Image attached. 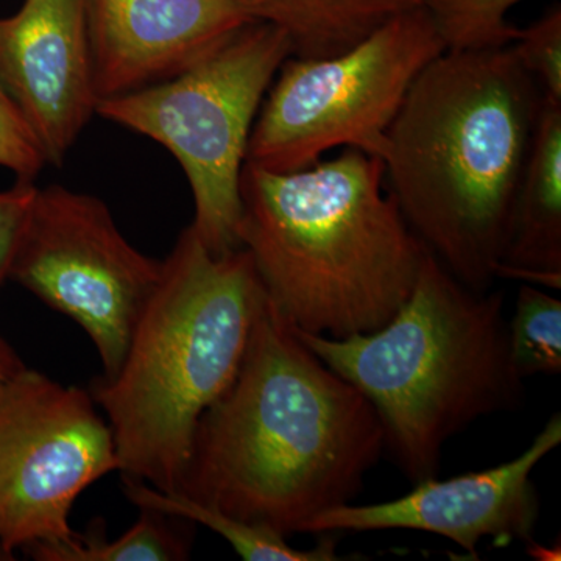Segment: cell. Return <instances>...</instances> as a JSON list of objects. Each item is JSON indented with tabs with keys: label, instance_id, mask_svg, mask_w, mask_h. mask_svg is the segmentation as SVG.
Returning a JSON list of instances; mask_svg holds the SVG:
<instances>
[{
	"label": "cell",
	"instance_id": "obj_2",
	"mask_svg": "<svg viewBox=\"0 0 561 561\" xmlns=\"http://www.w3.org/2000/svg\"><path fill=\"white\" fill-rule=\"evenodd\" d=\"M542 102L512 44L445 50L413 81L387 135V191L424 247L472 290L497 278Z\"/></svg>",
	"mask_w": 561,
	"mask_h": 561
},
{
	"label": "cell",
	"instance_id": "obj_11",
	"mask_svg": "<svg viewBox=\"0 0 561 561\" xmlns=\"http://www.w3.org/2000/svg\"><path fill=\"white\" fill-rule=\"evenodd\" d=\"M0 88L61 168L98 114L84 0H22L0 18Z\"/></svg>",
	"mask_w": 561,
	"mask_h": 561
},
{
	"label": "cell",
	"instance_id": "obj_13",
	"mask_svg": "<svg viewBox=\"0 0 561 561\" xmlns=\"http://www.w3.org/2000/svg\"><path fill=\"white\" fill-rule=\"evenodd\" d=\"M497 278L561 289V103L542 102Z\"/></svg>",
	"mask_w": 561,
	"mask_h": 561
},
{
	"label": "cell",
	"instance_id": "obj_17",
	"mask_svg": "<svg viewBox=\"0 0 561 561\" xmlns=\"http://www.w3.org/2000/svg\"><path fill=\"white\" fill-rule=\"evenodd\" d=\"M508 346L523 379L561 371V301L534 284H524L508 323Z\"/></svg>",
	"mask_w": 561,
	"mask_h": 561
},
{
	"label": "cell",
	"instance_id": "obj_16",
	"mask_svg": "<svg viewBox=\"0 0 561 561\" xmlns=\"http://www.w3.org/2000/svg\"><path fill=\"white\" fill-rule=\"evenodd\" d=\"M124 493L136 507H150L171 513L216 531L230 542L236 553L245 561H335L342 560L337 553V538L321 534V541L312 549H297L287 538L268 527L257 526L232 518L217 508L206 507L181 493H164L138 479L122 478Z\"/></svg>",
	"mask_w": 561,
	"mask_h": 561
},
{
	"label": "cell",
	"instance_id": "obj_15",
	"mask_svg": "<svg viewBox=\"0 0 561 561\" xmlns=\"http://www.w3.org/2000/svg\"><path fill=\"white\" fill-rule=\"evenodd\" d=\"M197 524L171 513L139 507V519L116 540L102 519L69 540L35 542L22 549L38 561H183L191 557Z\"/></svg>",
	"mask_w": 561,
	"mask_h": 561
},
{
	"label": "cell",
	"instance_id": "obj_21",
	"mask_svg": "<svg viewBox=\"0 0 561 561\" xmlns=\"http://www.w3.org/2000/svg\"><path fill=\"white\" fill-rule=\"evenodd\" d=\"M36 190L33 181L18 180L13 187L0 192V286L9 279L11 260Z\"/></svg>",
	"mask_w": 561,
	"mask_h": 561
},
{
	"label": "cell",
	"instance_id": "obj_8",
	"mask_svg": "<svg viewBox=\"0 0 561 561\" xmlns=\"http://www.w3.org/2000/svg\"><path fill=\"white\" fill-rule=\"evenodd\" d=\"M161 276L162 261L124 238L105 202L60 184L36 190L9 272L87 332L102 378L119 371Z\"/></svg>",
	"mask_w": 561,
	"mask_h": 561
},
{
	"label": "cell",
	"instance_id": "obj_18",
	"mask_svg": "<svg viewBox=\"0 0 561 561\" xmlns=\"http://www.w3.org/2000/svg\"><path fill=\"white\" fill-rule=\"evenodd\" d=\"M523 0H424L446 50L500 49L515 39L518 27L508 11Z\"/></svg>",
	"mask_w": 561,
	"mask_h": 561
},
{
	"label": "cell",
	"instance_id": "obj_19",
	"mask_svg": "<svg viewBox=\"0 0 561 561\" xmlns=\"http://www.w3.org/2000/svg\"><path fill=\"white\" fill-rule=\"evenodd\" d=\"M512 47L542 98L561 103V7L553 5L534 24L518 28Z\"/></svg>",
	"mask_w": 561,
	"mask_h": 561
},
{
	"label": "cell",
	"instance_id": "obj_1",
	"mask_svg": "<svg viewBox=\"0 0 561 561\" xmlns=\"http://www.w3.org/2000/svg\"><path fill=\"white\" fill-rule=\"evenodd\" d=\"M386 431L265 298L228 390L202 416L175 493L289 538L359 496Z\"/></svg>",
	"mask_w": 561,
	"mask_h": 561
},
{
	"label": "cell",
	"instance_id": "obj_6",
	"mask_svg": "<svg viewBox=\"0 0 561 561\" xmlns=\"http://www.w3.org/2000/svg\"><path fill=\"white\" fill-rule=\"evenodd\" d=\"M289 57L286 33L253 21L180 76L99 102L98 116L147 136L180 162L194 198L192 230L210 253L241 249V176L251 130Z\"/></svg>",
	"mask_w": 561,
	"mask_h": 561
},
{
	"label": "cell",
	"instance_id": "obj_20",
	"mask_svg": "<svg viewBox=\"0 0 561 561\" xmlns=\"http://www.w3.org/2000/svg\"><path fill=\"white\" fill-rule=\"evenodd\" d=\"M46 165L31 128L0 88V168L33 181Z\"/></svg>",
	"mask_w": 561,
	"mask_h": 561
},
{
	"label": "cell",
	"instance_id": "obj_5",
	"mask_svg": "<svg viewBox=\"0 0 561 561\" xmlns=\"http://www.w3.org/2000/svg\"><path fill=\"white\" fill-rule=\"evenodd\" d=\"M367 398L386 448L413 483L435 478L454 435L523 404L502 291H476L427 250L408 300L379 330L334 339L295 328Z\"/></svg>",
	"mask_w": 561,
	"mask_h": 561
},
{
	"label": "cell",
	"instance_id": "obj_12",
	"mask_svg": "<svg viewBox=\"0 0 561 561\" xmlns=\"http://www.w3.org/2000/svg\"><path fill=\"white\" fill-rule=\"evenodd\" d=\"M99 102L205 60L253 22L239 0H84Z\"/></svg>",
	"mask_w": 561,
	"mask_h": 561
},
{
	"label": "cell",
	"instance_id": "obj_7",
	"mask_svg": "<svg viewBox=\"0 0 561 561\" xmlns=\"http://www.w3.org/2000/svg\"><path fill=\"white\" fill-rule=\"evenodd\" d=\"M445 50L423 5L398 14L342 54L287 58L254 121L247 162L295 172L339 149L382 161L413 81Z\"/></svg>",
	"mask_w": 561,
	"mask_h": 561
},
{
	"label": "cell",
	"instance_id": "obj_10",
	"mask_svg": "<svg viewBox=\"0 0 561 561\" xmlns=\"http://www.w3.org/2000/svg\"><path fill=\"white\" fill-rule=\"evenodd\" d=\"M560 443L561 415L556 413L529 448L511 461L446 481L424 479L398 500L331 508L313 518L305 534L427 531L456 542L471 559H478L479 542L485 538L502 545L515 540L529 545L540 518L531 472Z\"/></svg>",
	"mask_w": 561,
	"mask_h": 561
},
{
	"label": "cell",
	"instance_id": "obj_22",
	"mask_svg": "<svg viewBox=\"0 0 561 561\" xmlns=\"http://www.w3.org/2000/svg\"><path fill=\"white\" fill-rule=\"evenodd\" d=\"M24 367L25 365L22 364L16 351L11 348L9 343L0 337V387L9 382L10 379L13 378L14 375H18Z\"/></svg>",
	"mask_w": 561,
	"mask_h": 561
},
{
	"label": "cell",
	"instance_id": "obj_3",
	"mask_svg": "<svg viewBox=\"0 0 561 561\" xmlns=\"http://www.w3.org/2000/svg\"><path fill=\"white\" fill-rule=\"evenodd\" d=\"M239 241L297 330H379L408 300L427 249L387 191L383 162L356 149L295 172L245 162Z\"/></svg>",
	"mask_w": 561,
	"mask_h": 561
},
{
	"label": "cell",
	"instance_id": "obj_4",
	"mask_svg": "<svg viewBox=\"0 0 561 561\" xmlns=\"http://www.w3.org/2000/svg\"><path fill=\"white\" fill-rule=\"evenodd\" d=\"M265 298L249 250L214 254L191 225L181 232L119 371L90 387L122 478L179 491L198 423L234 381Z\"/></svg>",
	"mask_w": 561,
	"mask_h": 561
},
{
	"label": "cell",
	"instance_id": "obj_14",
	"mask_svg": "<svg viewBox=\"0 0 561 561\" xmlns=\"http://www.w3.org/2000/svg\"><path fill=\"white\" fill-rule=\"evenodd\" d=\"M254 21L286 33L291 57L323 58L357 46L424 0H239Z\"/></svg>",
	"mask_w": 561,
	"mask_h": 561
},
{
	"label": "cell",
	"instance_id": "obj_9",
	"mask_svg": "<svg viewBox=\"0 0 561 561\" xmlns=\"http://www.w3.org/2000/svg\"><path fill=\"white\" fill-rule=\"evenodd\" d=\"M113 471V432L90 391L27 367L0 387L2 556L69 540L73 502Z\"/></svg>",
	"mask_w": 561,
	"mask_h": 561
}]
</instances>
